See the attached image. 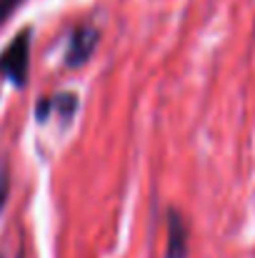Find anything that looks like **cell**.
Here are the masks:
<instances>
[{
	"mask_svg": "<svg viewBox=\"0 0 255 258\" xmlns=\"http://www.w3.org/2000/svg\"><path fill=\"white\" fill-rule=\"evenodd\" d=\"M30 71V30H20L0 53V76L8 78L13 86L23 88L28 83Z\"/></svg>",
	"mask_w": 255,
	"mask_h": 258,
	"instance_id": "obj_1",
	"label": "cell"
},
{
	"mask_svg": "<svg viewBox=\"0 0 255 258\" xmlns=\"http://www.w3.org/2000/svg\"><path fill=\"white\" fill-rule=\"evenodd\" d=\"M95 45H98V30H95V28L83 25V28L73 30L70 43H68V50H65V63H68L70 68L83 66L85 60L93 55Z\"/></svg>",
	"mask_w": 255,
	"mask_h": 258,
	"instance_id": "obj_2",
	"label": "cell"
},
{
	"mask_svg": "<svg viewBox=\"0 0 255 258\" xmlns=\"http://www.w3.org/2000/svg\"><path fill=\"white\" fill-rule=\"evenodd\" d=\"M188 256V223L175 208L168 211V258Z\"/></svg>",
	"mask_w": 255,
	"mask_h": 258,
	"instance_id": "obj_3",
	"label": "cell"
},
{
	"mask_svg": "<svg viewBox=\"0 0 255 258\" xmlns=\"http://www.w3.org/2000/svg\"><path fill=\"white\" fill-rule=\"evenodd\" d=\"M8 193H10V168H8V161L0 156V211L5 208Z\"/></svg>",
	"mask_w": 255,
	"mask_h": 258,
	"instance_id": "obj_4",
	"label": "cell"
},
{
	"mask_svg": "<svg viewBox=\"0 0 255 258\" xmlns=\"http://www.w3.org/2000/svg\"><path fill=\"white\" fill-rule=\"evenodd\" d=\"M25 0H0V25H5L10 18H13V13L23 5Z\"/></svg>",
	"mask_w": 255,
	"mask_h": 258,
	"instance_id": "obj_5",
	"label": "cell"
}]
</instances>
